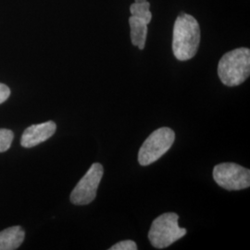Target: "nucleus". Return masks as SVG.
I'll list each match as a JSON object with an SVG mask.
<instances>
[{
    "instance_id": "nucleus-1",
    "label": "nucleus",
    "mask_w": 250,
    "mask_h": 250,
    "mask_svg": "<svg viewBox=\"0 0 250 250\" xmlns=\"http://www.w3.org/2000/svg\"><path fill=\"white\" fill-rule=\"evenodd\" d=\"M200 26L192 15L181 13L173 26L172 52L180 62L189 61L196 56L200 44Z\"/></svg>"
},
{
    "instance_id": "nucleus-2",
    "label": "nucleus",
    "mask_w": 250,
    "mask_h": 250,
    "mask_svg": "<svg viewBox=\"0 0 250 250\" xmlns=\"http://www.w3.org/2000/svg\"><path fill=\"white\" fill-rule=\"evenodd\" d=\"M250 50L240 47L224 54L218 65V75L224 85L236 86L250 77Z\"/></svg>"
},
{
    "instance_id": "nucleus-3",
    "label": "nucleus",
    "mask_w": 250,
    "mask_h": 250,
    "mask_svg": "<svg viewBox=\"0 0 250 250\" xmlns=\"http://www.w3.org/2000/svg\"><path fill=\"white\" fill-rule=\"evenodd\" d=\"M178 220L176 213L167 212L153 221L148 239L154 248L159 250L168 248L187 234V229L179 226Z\"/></svg>"
},
{
    "instance_id": "nucleus-4",
    "label": "nucleus",
    "mask_w": 250,
    "mask_h": 250,
    "mask_svg": "<svg viewBox=\"0 0 250 250\" xmlns=\"http://www.w3.org/2000/svg\"><path fill=\"white\" fill-rule=\"evenodd\" d=\"M175 140V134L169 127H162L154 131L144 142L138 152V162L147 166L160 160L169 151Z\"/></svg>"
},
{
    "instance_id": "nucleus-5",
    "label": "nucleus",
    "mask_w": 250,
    "mask_h": 250,
    "mask_svg": "<svg viewBox=\"0 0 250 250\" xmlns=\"http://www.w3.org/2000/svg\"><path fill=\"white\" fill-rule=\"evenodd\" d=\"M213 178L226 190H242L250 188V170L235 163H221L213 169Z\"/></svg>"
},
{
    "instance_id": "nucleus-6",
    "label": "nucleus",
    "mask_w": 250,
    "mask_h": 250,
    "mask_svg": "<svg viewBox=\"0 0 250 250\" xmlns=\"http://www.w3.org/2000/svg\"><path fill=\"white\" fill-rule=\"evenodd\" d=\"M103 173V166L100 163H94L72 190L71 194L72 204L83 206L93 202L97 197Z\"/></svg>"
},
{
    "instance_id": "nucleus-7",
    "label": "nucleus",
    "mask_w": 250,
    "mask_h": 250,
    "mask_svg": "<svg viewBox=\"0 0 250 250\" xmlns=\"http://www.w3.org/2000/svg\"><path fill=\"white\" fill-rule=\"evenodd\" d=\"M56 130L57 125L52 121L39 125H31L25 129L21 135V145L26 148L34 147L49 139L55 134Z\"/></svg>"
},
{
    "instance_id": "nucleus-8",
    "label": "nucleus",
    "mask_w": 250,
    "mask_h": 250,
    "mask_svg": "<svg viewBox=\"0 0 250 250\" xmlns=\"http://www.w3.org/2000/svg\"><path fill=\"white\" fill-rule=\"evenodd\" d=\"M25 233L21 226H12L0 232V250H15L22 244Z\"/></svg>"
},
{
    "instance_id": "nucleus-9",
    "label": "nucleus",
    "mask_w": 250,
    "mask_h": 250,
    "mask_svg": "<svg viewBox=\"0 0 250 250\" xmlns=\"http://www.w3.org/2000/svg\"><path fill=\"white\" fill-rule=\"evenodd\" d=\"M129 24L131 28V41L134 46L143 50L147 36V24L140 19L134 16L129 18Z\"/></svg>"
},
{
    "instance_id": "nucleus-10",
    "label": "nucleus",
    "mask_w": 250,
    "mask_h": 250,
    "mask_svg": "<svg viewBox=\"0 0 250 250\" xmlns=\"http://www.w3.org/2000/svg\"><path fill=\"white\" fill-rule=\"evenodd\" d=\"M149 9L150 3L148 1L144 3H134L130 6V12L132 16L142 20L148 25L152 20V14Z\"/></svg>"
},
{
    "instance_id": "nucleus-11",
    "label": "nucleus",
    "mask_w": 250,
    "mask_h": 250,
    "mask_svg": "<svg viewBox=\"0 0 250 250\" xmlns=\"http://www.w3.org/2000/svg\"><path fill=\"white\" fill-rule=\"evenodd\" d=\"M14 138L12 131L8 129H0V152L7 151L9 149Z\"/></svg>"
},
{
    "instance_id": "nucleus-12",
    "label": "nucleus",
    "mask_w": 250,
    "mask_h": 250,
    "mask_svg": "<svg viewBox=\"0 0 250 250\" xmlns=\"http://www.w3.org/2000/svg\"><path fill=\"white\" fill-rule=\"evenodd\" d=\"M109 250H136L137 246L135 242L132 240H125V241L119 242L115 245H113L111 248L108 249Z\"/></svg>"
},
{
    "instance_id": "nucleus-13",
    "label": "nucleus",
    "mask_w": 250,
    "mask_h": 250,
    "mask_svg": "<svg viewBox=\"0 0 250 250\" xmlns=\"http://www.w3.org/2000/svg\"><path fill=\"white\" fill-rule=\"evenodd\" d=\"M9 96H10V89L9 87L4 83H0V104L4 103L7 99H9Z\"/></svg>"
},
{
    "instance_id": "nucleus-14",
    "label": "nucleus",
    "mask_w": 250,
    "mask_h": 250,
    "mask_svg": "<svg viewBox=\"0 0 250 250\" xmlns=\"http://www.w3.org/2000/svg\"><path fill=\"white\" fill-rule=\"evenodd\" d=\"M146 1H147V0H134V3H144Z\"/></svg>"
}]
</instances>
